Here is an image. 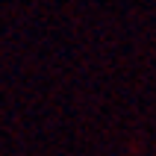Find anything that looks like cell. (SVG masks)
Instances as JSON below:
<instances>
[]
</instances>
